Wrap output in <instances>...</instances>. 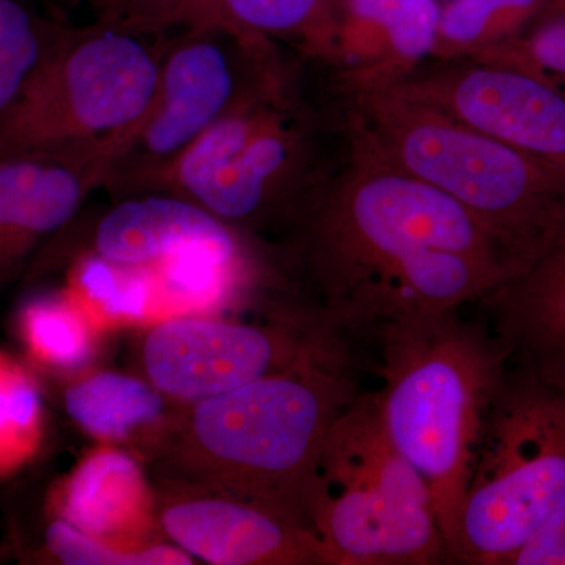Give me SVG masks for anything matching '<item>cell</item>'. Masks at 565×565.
I'll list each match as a JSON object with an SVG mask.
<instances>
[{
    "label": "cell",
    "mask_w": 565,
    "mask_h": 565,
    "mask_svg": "<svg viewBox=\"0 0 565 565\" xmlns=\"http://www.w3.org/2000/svg\"><path fill=\"white\" fill-rule=\"evenodd\" d=\"M65 29L25 0H0V122L21 102Z\"/></svg>",
    "instance_id": "cell-22"
},
{
    "label": "cell",
    "mask_w": 565,
    "mask_h": 565,
    "mask_svg": "<svg viewBox=\"0 0 565 565\" xmlns=\"http://www.w3.org/2000/svg\"><path fill=\"white\" fill-rule=\"evenodd\" d=\"M556 13H565V0H553Z\"/></svg>",
    "instance_id": "cell-29"
},
{
    "label": "cell",
    "mask_w": 565,
    "mask_h": 565,
    "mask_svg": "<svg viewBox=\"0 0 565 565\" xmlns=\"http://www.w3.org/2000/svg\"><path fill=\"white\" fill-rule=\"evenodd\" d=\"M337 0H148L128 29L162 35L214 24L275 41H294L302 54L318 39Z\"/></svg>",
    "instance_id": "cell-18"
},
{
    "label": "cell",
    "mask_w": 565,
    "mask_h": 565,
    "mask_svg": "<svg viewBox=\"0 0 565 565\" xmlns=\"http://www.w3.org/2000/svg\"><path fill=\"white\" fill-rule=\"evenodd\" d=\"M35 541L18 550L21 559L65 565H185L191 555L174 545L121 546L84 533L47 509Z\"/></svg>",
    "instance_id": "cell-23"
},
{
    "label": "cell",
    "mask_w": 565,
    "mask_h": 565,
    "mask_svg": "<svg viewBox=\"0 0 565 565\" xmlns=\"http://www.w3.org/2000/svg\"><path fill=\"white\" fill-rule=\"evenodd\" d=\"M388 88L514 148L565 184V88L481 61L427 63Z\"/></svg>",
    "instance_id": "cell-11"
},
{
    "label": "cell",
    "mask_w": 565,
    "mask_h": 565,
    "mask_svg": "<svg viewBox=\"0 0 565 565\" xmlns=\"http://www.w3.org/2000/svg\"><path fill=\"white\" fill-rule=\"evenodd\" d=\"M438 2H440L441 7H444L445 3L452 2V0H438Z\"/></svg>",
    "instance_id": "cell-30"
},
{
    "label": "cell",
    "mask_w": 565,
    "mask_h": 565,
    "mask_svg": "<svg viewBox=\"0 0 565 565\" xmlns=\"http://www.w3.org/2000/svg\"><path fill=\"white\" fill-rule=\"evenodd\" d=\"M476 307L509 367L565 393V221Z\"/></svg>",
    "instance_id": "cell-16"
},
{
    "label": "cell",
    "mask_w": 565,
    "mask_h": 565,
    "mask_svg": "<svg viewBox=\"0 0 565 565\" xmlns=\"http://www.w3.org/2000/svg\"><path fill=\"white\" fill-rule=\"evenodd\" d=\"M322 134L321 115L305 102L291 73L114 200L167 193L263 243L269 233L291 236L332 172Z\"/></svg>",
    "instance_id": "cell-5"
},
{
    "label": "cell",
    "mask_w": 565,
    "mask_h": 565,
    "mask_svg": "<svg viewBox=\"0 0 565 565\" xmlns=\"http://www.w3.org/2000/svg\"><path fill=\"white\" fill-rule=\"evenodd\" d=\"M565 508V393L509 367L460 511L455 564L508 565Z\"/></svg>",
    "instance_id": "cell-7"
},
{
    "label": "cell",
    "mask_w": 565,
    "mask_h": 565,
    "mask_svg": "<svg viewBox=\"0 0 565 565\" xmlns=\"http://www.w3.org/2000/svg\"><path fill=\"white\" fill-rule=\"evenodd\" d=\"M476 61L514 66L565 88V13L542 18Z\"/></svg>",
    "instance_id": "cell-26"
},
{
    "label": "cell",
    "mask_w": 565,
    "mask_h": 565,
    "mask_svg": "<svg viewBox=\"0 0 565 565\" xmlns=\"http://www.w3.org/2000/svg\"><path fill=\"white\" fill-rule=\"evenodd\" d=\"M44 437V411L28 367L0 352V478L31 462Z\"/></svg>",
    "instance_id": "cell-24"
},
{
    "label": "cell",
    "mask_w": 565,
    "mask_h": 565,
    "mask_svg": "<svg viewBox=\"0 0 565 565\" xmlns=\"http://www.w3.org/2000/svg\"><path fill=\"white\" fill-rule=\"evenodd\" d=\"M154 522L173 545L214 565H337L313 527L243 498L156 479Z\"/></svg>",
    "instance_id": "cell-12"
},
{
    "label": "cell",
    "mask_w": 565,
    "mask_h": 565,
    "mask_svg": "<svg viewBox=\"0 0 565 565\" xmlns=\"http://www.w3.org/2000/svg\"><path fill=\"white\" fill-rule=\"evenodd\" d=\"M348 344L318 305L270 300L264 321L177 318L143 343L148 381L182 404L199 403L291 370Z\"/></svg>",
    "instance_id": "cell-10"
},
{
    "label": "cell",
    "mask_w": 565,
    "mask_h": 565,
    "mask_svg": "<svg viewBox=\"0 0 565 565\" xmlns=\"http://www.w3.org/2000/svg\"><path fill=\"white\" fill-rule=\"evenodd\" d=\"M93 255L121 266L150 269L174 259L202 258L278 270L263 241L232 228L191 202L167 193L115 200L93 233Z\"/></svg>",
    "instance_id": "cell-14"
},
{
    "label": "cell",
    "mask_w": 565,
    "mask_h": 565,
    "mask_svg": "<svg viewBox=\"0 0 565 565\" xmlns=\"http://www.w3.org/2000/svg\"><path fill=\"white\" fill-rule=\"evenodd\" d=\"M18 333L32 360L50 370H77L92 355V323L71 292L46 294L25 303L18 315Z\"/></svg>",
    "instance_id": "cell-21"
},
{
    "label": "cell",
    "mask_w": 565,
    "mask_h": 565,
    "mask_svg": "<svg viewBox=\"0 0 565 565\" xmlns=\"http://www.w3.org/2000/svg\"><path fill=\"white\" fill-rule=\"evenodd\" d=\"M341 95L349 154L445 192L520 266L565 221L564 182L514 148L393 88Z\"/></svg>",
    "instance_id": "cell-4"
},
{
    "label": "cell",
    "mask_w": 565,
    "mask_h": 565,
    "mask_svg": "<svg viewBox=\"0 0 565 565\" xmlns=\"http://www.w3.org/2000/svg\"><path fill=\"white\" fill-rule=\"evenodd\" d=\"M508 565H565V508L527 539Z\"/></svg>",
    "instance_id": "cell-27"
},
{
    "label": "cell",
    "mask_w": 565,
    "mask_h": 565,
    "mask_svg": "<svg viewBox=\"0 0 565 565\" xmlns=\"http://www.w3.org/2000/svg\"><path fill=\"white\" fill-rule=\"evenodd\" d=\"M440 13L438 0H337L305 55L340 92L393 87L433 61Z\"/></svg>",
    "instance_id": "cell-13"
},
{
    "label": "cell",
    "mask_w": 565,
    "mask_h": 565,
    "mask_svg": "<svg viewBox=\"0 0 565 565\" xmlns=\"http://www.w3.org/2000/svg\"><path fill=\"white\" fill-rule=\"evenodd\" d=\"M552 13L553 0H452L441 7L433 61H476Z\"/></svg>",
    "instance_id": "cell-19"
},
{
    "label": "cell",
    "mask_w": 565,
    "mask_h": 565,
    "mask_svg": "<svg viewBox=\"0 0 565 565\" xmlns=\"http://www.w3.org/2000/svg\"><path fill=\"white\" fill-rule=\"evenodd\" d=\"M154 489L128 452L102 449L52 490L50 508L71 525L125 546L154 522Z\"/></svg>",
    "instance_id": "cell-17"
},
{
    "label": "cell",
    "mask_w": 565,
    "mask_h": 565,
    "mask_svg": "<svg viewBox=\"0 0 565 565\" xmlns=\"http://www.w3.org/2000/svg\"><path fill=\"white\" fill-rule=\"evenodd\" d=\"M98 10V21L126 28L147 6L148 0H93Z\"/></svg>",
    "instance_id": "cell-28"
},
{
    "label": "cell",
    "mask_w": 565,
    "mask_h": 565,
    "mask_svg": "<svg viewBox=\"0 0 565 565\" xmlns=\"http://www.w3.org/2000/svg\"><path fill=\"white\" fill-rule=\"evenodd\" d=\"M65 411L85 433L122 441L163 418L166 403L156 386L117 373H99L66 388Z\"/></svg>",
    "instance_id": "cell-20"
},
{
    "label": "cell",
    "mask_w": 565,
    "mask_h": 565,
    "mask_svg": "<svg viewBox=\"0 0 565 565\" xmlns=\"http://www.w3.org/2000/svg\"><path fill=\"white\" fill-rule=\"evenodd\" d=\"M70 292L93 308L92 315H98L99 321L136 322L151 311L150 270L121 266L102 256L93 255L79 264Z\"/></svg>",
    "instance_id": "cell-25"
},
{
    "label": "cell",
    "mask_w": 565,
    "mask_h": 565,
    "mask_svg": "<svg viewBox=\"0 0 565 565\" xmlns=\"http://www.w3.org/2000/svg\"><path fill=\"white\" fill-rule=\"evenodd\" d=\"M109 154L99 150L20 152L0 158V289L103 188Z\"/></svg>",
    "instance_id": "cell-15"
},
{
    "label": "cell",
    "mask_w": 565,
    "mask_h": 565,
    "mask_svg": "<svg viewBox=\"0 0 565 565\" xmlns=\"http://www.w3.org/2000/svg\"><path fill=\"white\" fill-rule=\"evenodd\" d=\"M162 36L96 21L66 28L31 87L0 122V158L20 152L102 150L147 110Z\"/></svg>",
    "instance_id": "cell-8"
},
{
    "label": "cell",
    "mask_w": 565,
    "mask_h": 565,
    "mask_svg": "<svg viewBox=\"0 0 565 565\" xmlns=\"http://www.w3.org/2000/svg\"><path fill=\"white\" fill-rule=\"evenodd\" d=\"M161 36L151 102L115 148L103 182L114 199L181 154L230 111L292 73L275 41L223 25H188Z\"/></svg>",
    "instance_id": "cell-9"
},
{
    "label": "cell",
    "mask_w": 565,
    "mask_h": 565,
    "mask_svg": "<svg viewBox=\"0 0 565 565\" xmlns=\"http://www.w3.org/2000/svg\"><path fill=\"white\" fill-rule=\"evenodd\" d=\"M289 243L316 305L344 334L479 303L520 267L455 199L351 154L322 182Z\"/></svg>",
    "instance_id": "cell-1"
},
{
    "label": "cell",
    "mask_w": 565,
    "mask_h": 565,
    "mask_svg": "<svg viewBox=\"0 0 565 565\" xmlns=\"http://www.w3.org/2000/svg\"><path fill=\"white\" fill-rule=\"evenodd\" d=\"M382 386L374 393L386 435L422 475L455 564L460 511L508 360L487 323L459 310L375 326Z\"/></svg>",
    "instance_id": "cell-3"
},
{
    "label": "cell",
    "mask_w": 565,
    "mask_h": 565,
    "mask_svg": "<svg viewBox=\"0 0 565 565\" xmlns=\"http://www.w3.org/2000/svg\"><path fill=\"white\" fill-rule=\"evenodd\" d=\"M353 371L345 344L233 392L184 404L152 427L145 445L156 479L233 494L313 527L323 446L360 396Z\"/></svg>",
    "instance_id": "cell-2"
},
{
    "label": "cell",
    "mask_w": 565,
    "mask_h": 565,
    "mask_svg": "<svg viewBox=\"0 0 565 565\" xmlns=\"http://www.w3.org/2000/svg\"><path fill=\"white\" fill-rule=\"evenodd\" d=\"M311 523L337 565L452 564L429 487L386 435L374 393L327 437Z\"/></svg>",
    "instance_id": "cell-6"
}]
</instances>
